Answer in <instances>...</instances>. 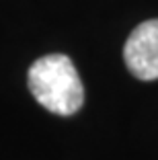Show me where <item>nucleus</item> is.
Listing matches in <instances>:
<instances>
[{
    "label": "nucleus",
    "mask_w": 158,
    "mask_h": 160,
    "mask_svg": "<svg viewBox=\"0 0 158 160\" xmlns=\"http://www.w3.org/2000/svg\"><path fill=\"white\" fill-rule=\"evenodd\" d=\"M27 82L35 101L56 115H74L84 103L80 76L64 53H49L35 60L29 68Z\"/></svg>",
    "instance_id": "obj_1"
},
{
    "label": "nucleus",
    "mask_w": 158,
    "mask_h": 160,
    "mask_svg": "<svg viewBox=\"0 0 158 160\" xmlns=\"http://www.w3.org/2000/svg\"><path fill=\"white\" fill-rule=\"evenodd\" d=\"M125 66L140 80L158 78V19L140 23L123 45Z\"/></svg>",
    "instance_id": "obj_2"
}]
</instances>
